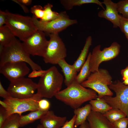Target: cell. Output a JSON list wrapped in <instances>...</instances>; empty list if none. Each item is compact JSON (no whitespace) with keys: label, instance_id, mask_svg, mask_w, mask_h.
Masks as SVG:
<instances>
[{"label":"cell","instance_id":"6da1fadb","mask_svg":"<svg viewBox=\"0 0 128 128\" xmlns=\"http://www.w3.org/2000/svg\"><path fill=\"white\" fill-rule=\"evenodd\" d=\"M55 97L75 109L79 108L84 103L96 99L98 95L95 91L86 88L75 80Z\"/></svg>","mask_w":128,"mask_h":128},{"label":"cell","instance_id":"7a4b0ae2","mask_svg":"<svg viewBox=\"0 0 128 128\" xmlns=\"http://www.w3.org/2000/svg\"><path fill=\"white\" fill-rule=\"evenodd\" d=\"M63 81L62 75L56 67L52 66L40 77L36 93L42 98H51L61 91Z\"/></svg>","mask_w":128,"mask_h":128},{"label":"cell","instance_id":"3957f363","mask_svg":"<svg viewBox=\"0 0 128 128\" xmlns=\"http://www.w3.org/2000/svg\"><path fill=\"white\" fill-rule=\"evenodd\" d=\"M23 62L28 64L32 70H42L41 67L31 58L22 43L15 38L9 45L0 46V65L8 62Z\"/></svg>","mask_w":128,"mask_h":128},{"label":"cell","instance_id":"277c9868","mask_svg":"<svg viewBox=\"0 0 128 128\" xmlns=\"http://www.w3.org/2000/svg\"><path fill=\"white\" fill-rule=\"evenodd\" d=\"M6 16V25L10 29L15 36L23 42L35 33L38 30L33 20L32 17L24 16L5 11Z\"/></svg>","mask_w":128,"mask_h":128},{"label":"cell","instance_id":"5b68a950","mask_svg":"<svg viewBox=\"0 0 128 128\" xmlns=\"http://www.w3.org/2000/svg\"><path fill=\"white\" fill-rule=\"evenodd\" d=\"M112 82V78L108 71L101 69L91 74L81 84L95 91L98 94L97 98H101L105 96L113 95V92L109 87Z\"/></svg>","mask_w":128,"mask_h":128},{"label":"cell","instance_id":"8992f818","mask_svg":"<svg viewBox=\"0 0 128 128\" xmlns=\"http://www.w3.org/2000/svg\"><path fill=\"white\" fill-rule=\"evenodd\" d=\"M56 18L48 22H43L32 17L33 21L38 30L46 34L59 33L70 25L77 23V20L70 19L65 11L60 12Z\"/></svg>","mask_w":128,"mask_h":128},{"label":"cell","instance_id":"52a82bcc","mask_svg":"<svg viewBox=\"0 0 128 128\" xmlns=\"http://www.w3.org/2000/svg\"><path fill=\"white\" fill-rule=\"evenodd\" d=\"M121 46L118 42H114L108 47L101 50V45H99L93 49L89 61L90 70L92 73L99 71V65L104 61H108L117 57L120 51Z\"/></svg>","mask_w":128,"mask_h":128},{"label":"cell","instance_id":"ba28073f","mask_svg":"<svg viewBox=\"0 0 128 128\" xmlns=\"http://www.w3.org/2000/svg\"><path fill=\"white\" fill-rule=\"evenodd\" d=\"M49 35L50 39L43 57V60L46 64H57L60 60L66 57V49L59 33Z\"/></svg>","mask_w":128,"mask_h":128},{"label":"cell","instance_id":"9c48e42d","mask_svg":"<svg viewBox=\"0 0 128 128\" xmlns=\"http://www.w3.org/2000/svg\"><path fill=\"white\" fill-rule=\"evenodd\" d=\"M42 97L36 93L31 98L26 99H17L11 97L3 101L7 104L6 110L8 116L11 114H22L27 111H33L38 110V102Z\"/></svg>","mask_w":128,"mask_h":128},{"label":"cell","instance_id":"30bf717a","mask_svg":"<svg viewBox=\"0 0 128 128\" xmlns=\"http://www.w3.org/2000/svg\"><path fill=\"white\" fill-rule=\"evenodd\" d=\"M7 89L12 98L26 99L33 96L37 88V83L29 78H22L10 82Z\"/></svg>","mask_w":128,"mask_h":128},{"label":"cell","instance_id":"8fae6325","mask_svg":"<svg viewBox=\"0 0 128 128\" xmlns=\"http://www.w3.org/2000/svg\"><path fill=\"white\" fill-rule=\"evenodd\" d=\"M46 34L37 30L25 41L22 43L24 48L30 55L43 57L48 41Z\"/></svg>","mask_w":128,"mask_h":128},{"label":"cell","instance_id":"7c38bea8","mask_svg":"<svg viewBox=\"0 0 128 128\" xmlns=\"http://www.w3.org/2000/svg\"><path fill=\"white\" fill-rule=\"evenodd\" d=\"M23 62H8L0 65V72L10 82L24 77L30 69Z\"/></svg>","mask_w":128,"mask_h":128},{"label":"cell","instance_id":"4fadbf2b","mask_svg":"<svg viewBox=\"0 0 128 128\" xmlns=\"http://www.w3.org/2000/svg\"><path fill=\"white\" fill-rule=\"evenodd\" d=\"M102 2L105 5V9L98 12V16L110 21L114 28L119 27L121 15L118 13L116 3L111 0H104Z\"/></svg>","mask_w":128,"mask_h":128},{"label":"cell","instance_id":"5bb4252c","mask_svg":"<svg viewBox=\"0 0 128 128\" xmlns=\"http://www.w3.org/2000/svg\"><path fill=\"white\" fill-rule=\"evenodd\" d=\"M66 120V117L57 116L53 111L49 110L40 119V122L44 128H61Z\"/></svg>","mask_w":128,"mask_h":128},{"label":"cell","instance_id":"9a60e30c","mask_svg":"<svg viewBox=\"0 0 128 128\" xmlns=\"http://www.w3.org/2000/svg\"><path fill=\"white\" fill-rule=\"evenodd\" d=\"M112 108L119 109L123 111L128 118V97L120 94L115 96H106L102 98Z\"/></svg>","mask_w":128,"mask_h":128},{"label":"cell","instance_id":"2e32d148","mask_svg":"<svg viewBox=\"0 0 128 128\" xmlns=\"http://www.w3.org/2000/svg\"><path fill=\"white\" fill-rule=\"evenodd\" d=\"M87 119L90 128H115L103 114L91 111Z\"/></svg>","mask_w":128,"mask_h":128},{"label":"cell","instance_id":"e0dca14e","mask_svg":"<svg viewBox=\"0 0 128 128\" xmlns=\"http://www.w3.org/2000/svg\"><path fill=\"white\" fill-rule=\"evenodd\" d=\"M57 64L62 69L65 77L64 83L67 87L75 80L77 75V72L73 65L69 64L65 59L60 60Z\"/></svg>","mask_w":128,"mask_h":128},{"label":"cell","instance_id":"ac0fdd59","mask_svg":"<svg viewBox=\"0 0 128 128\" xmlns=\"http://www.w3.org/2000/svg\"><path fill=\"white\" fill-rule=\"evenodd\" d=\"M92 38L91 36L87 38L84 47L78 57L73 64L77 72L80 71L86 60L89 48L92 44Z\"/></svg>","mask_w":128,"mask_h":128},{"label":"cell","instance_id":"d6986e66","mask_svg":"<svg viewBox=\"0 0 128 128\" xmlns=\"http://www.w3.org/2000/svg\"><path fill=\"white\" fill-rule=\"evenodd\" d=\"M91 106L87 104L82 107L74 109V113L76 116L74 122V127L76 128L80 126L85 121L91 111Z\"/></svg>","mask_w":128,"mask_h":128},{"label":"cell","instance_id":"ffe728a7","mask_svg":"<svg viewBox=\"0 0 128 128\" xmlns=\"http://www.w3.org/2000/svg\"><path fill=\"white\" fill-rule=\"evenodd\" d=\"M48 111L37 110L31 111L26 115H20L19 120L20 127H23L37 120L41 119Z\"/></svg>","mask_w":128,"mask_h":128},{"label":"cell","instance_id":"44dd1931","mask_svg":"<svg viewBox=\"0 0 128 128\" xmlns=\"http://www.w3.org/2000/svg\"><path fill=\"white\" fill-rule=\"evenodd\" d=\"M60 1L64 8L67 10L71 9L75 6H79L89 3L97 4L103 9L104 8L102 2L98 0H61Z\"/></svg>","mask_w":128,"mask_h":128},{"label":"cell","instance_id":"7402d4cb","mask_svg":"<svg viewBox=\"0 0 128 128\" xmlns=\"http://www.w3.org/2000/svg\"><path fill=\"white\" fill-rule=\"evenodd\" d=\"M10 28L6 25L0 27V46L9 45L15 38Z\"/></svg>","mask_w":128,"mask_h":128},{"label":"cell","instance_id":"603a6c76","mask_svg":"<svg viewBox=\"0 0 128 128\" xmlns=\"http://www.w3.org/2000/svg\"><path fill=\"white\" fill-rule=\"evenodd\" d=\"M89 103L91 106V111L103 114L112 108L102 98L91 100Z\"/></svg>","mask_w":128,"mask_h":128},{"label":"cell","instance_id":"cb8c5ba5","mask_svg":"<svg viewBox=\"0 0 128 128\" xmlns=\"http://www.w3.org/2000/svg\"><path fill=\"white\" fill-rule=\"evenodd\" d=\"M91 54V52L89 53L85 62L76 78V80L80 84H81L91 74V72L89 66V61Z\"/></svg>","mask_w":128,"mask_h":128},{"label":"cell","instance_id":"d4e9b609","mask_svg":"<svg viewBox=\"0 0 128 128\" xmlns=\"http://www.w3.org/2000/svg\"><path fill=\"white\" fill-rule=\"evenodd\" d=\"M103 114L112 123L121 118L126 117L123 111L116 108H112Z\"/></svg>","mask_w":128,"mask_h":128},{"label":"cell","instance_id":"484cf974","mask_svg":"<svg viewBox=\"0 0 128 128\" xmlns=\"http://www.w3.org/2000/svg\"><path fill=\"white\" fill-rule=\"evenodd\" d=\"M53 6L50 3H48L43 7L44 11L43 18L40 20L43 22H48L55 19L59 16L60 13L53 11L52 8Z\"/></svg>","mask_w":128,"mask_h":128},{"label":"cell","instance_id":"4316f807","mask_svg":"<svg viewBox=\"0 0 128 128\" xmlns=\"http://www.w3.org/2000/svg\"><path fill=\"white\" fill-rule=\"evenodd\" d=\"M20 116L17 114L9 115L1 128H19Z\"/></svg>","mask_w":128,"mask_h":128},{"label":"cell","instance_id":"83f0119b","mask_svg":"<svg viewBox=\"0 0 128 128\" xmlns=\"http://www.w3.org/2000/svg\"><path fill=\"white\" fill-rule=\"evenodd\" d=\"M117 11L123 17L128 18V0H123L116 3Z\"/></svg>","mask_w":128,"mask_h":128},{"label":"cell","instance_id":"f1b7e54d","mask_svg":"<svg viewBox=\"0 0 128 128\" xmlns=\"http://www.w3.org/2000/svg\"><path fill=\"white\" fill-rule=\"evenodd\" d=\"M30 12L33 15V17L37 19H41L43 17L44 11L43 8L39 5H35L30 9Z\"/></svg>","mask_w":128,"mask_h":128},{"label":"cell","instance_id":"f546056e","mask_svg":"<svg viewBox=\"0 0 128 128\" xmlns=\"http://www.w3.org/2000/svg\"><path fill=\"white\" fill-rule=\"evenodd\" d=\"M119 27L121 32L124 33L128 41V18H124L121 15Z\"/></svg>","mask_w":128,"mask_h":128},{"label":"cell","instance_id":"4dcf8cb0","mask_svg":"<svg viewBox=\"0 0 128 128\" xmlns=\"http://www.w3.org/2000/svg\"><path fill=\"white\" fill-rule=\"evenodd\" d=\"M112 124L115 128H127L128 118L127 117L122 118Z\"/></svg>","mask_w":128,"mask_h":128},{"label":"cell","instance_id":"1f68e13d","mask_svg":"<svg viewBox=\"0 0 128 128\" xmlns=\"http://www.w3.org/2000/svg\"><path fill=\"white\" fill-rule=\"evenodd\" d=\"M50 104L48 100L41 99L38 102V110L43 111L49 110Z\"/></svg>","mask_w":128,"mask_h":128},{"label":"cell","instance_id":"d6a6232c","mask_svg":"<svg viewBox=\"0 0 128 128\" xmlns=\"http://www.w3.org/2000/svg\"><path fill=\"white\" fill-rule=\"evenodd\" d=\"M8 117L7 110L1 106L0 107V128H1Z\"/></svg>","mask_w":128,"mask_h":128},{"label":"cell","instance_id":"836d02e7","mask_svg":"<svg viewBox=\"0 0 128 128\" xmlns=\"http://www.w3.org/2000/svg\"><path fill=\"white\" fill-rule=\"evenodd\" d=\"M46 70H34L30 73L28 77L30 78H34L40 77H41L44 73Z\"/></svg>","mask_w":128,"mask_h":128},{"label":"cell","instance_id":"e575fe53","mask_svg":"<svg viewBox=\"0 0 128 128\" xmlns=\"http://www.w3.org/2000/svg\"><path fill=\"white\" fill-rule=\"evenodd\" d=\"M0 96L4 99H7L11 97L10 95L7 90H5L0 82Z\"/></svg>","mask_w":128,"mask_h":128},{"label":"cell","instance_id":"d590c367","mask_svg":"<svg viewBox=\"0 0 128 128\" xmlns=\"http://www.w3.org/2000/svg\"><path fill=\"white\" fill-rule=\"evenodd\" d=\"M76 116L74 115L69 121H67L61 128H75L74 122Z\"/></svg>","mask_w":128,"mask_h":128},{"label":"cell","instance_id":"8d00e7d4","mask_svg":"<svg viewBox=\"0 0 128 128\" xmlns=\"http://www.w3.org/2000/svg\"><path fill=\"white\" fill-rule=\"evenodd\" d=\"M6 16L5 11L0 10V27L4 24L6 25Z\"/></svg>","mask_w":128,"mask_h":128},{"label":"cell","instance_id":"74e56055","mask_svg":"<svg viewBox=\"0 0 128 128\" xmlns=\"http://www.w3.org/2000/svg\"><path fill=\"white\" fill-rule=\"evenodd\" d=\"M121 73L123 81L128 78V65L125 68L121 70Z\"/></svg>","mask_w":128,"mask_h":128},{"label":"cell","instance_id":"f35d334b","mask_svg":"<svg viewBox=\"0 0 128 128\" xmlns=\"http://www.w3.org/2000/svg\"><path fill=\"white\" fill-rule=\"evenodd\" d=\"M12 1L19 5L22 8L24 12L26 13L29 12V10L27 6L19 2L18 0H13Z\"/></svg>","mask_w":128,"mask_h":128},{"label":"cell","instance_id":"ab89813d","mask_svg":"<svg viewBox=\"0 0 128 128\" xmlns=\"http://www.w3.org/2000/svg\"><path fill=\"white\" fill-rule=\"evenodd\" d=\"M21 3L27 6L30 5L32 3L31 0H18Z\"/></svg>","mask_w":128,"mask_h":128},{"label":"cell","instance_id":"60d3db41","mask_svg":"<svg viewBox=\"0 0 128 128\" xmlns=\"http://www.w3.org/2000/svg\"><path fill=\"white\" fill-rule=\"evenodd\" d=\"M79 128H90L88 122L85 121L80 126Z\"/></svg>","mask_w":128,"mask_h":128},{"label":"cell","instance_id":"b9f144b4","mask_svg":"<svg viewBox=\"0 0 128 128\" xmlns=\"http://www.w3.org/2000/svg\"><path fill=\"white\" fill-rule=\"evenodd\" d=\"M0 104L1 106L6 110L7 109L8 106L6 103L4 101H0Z\"/></svg>","mask_w":128,"mask_h":128},{"label":"cell","instance_id":"7bdbcfd3","mask_svg":"<svg viewBox=\"0 0 128 128\" xmlns=\"http://www.w3.org/2000/svg\"><path fill=\"white\" fill-rule=\"evenodd\" d=\"M122 82L125 85L128 86V78L123 81Z\"/></svg>","mask_w":128,"mask_h":128},{"label":"cell","instance_id":"ee69618b","mask_svg":"<svg viewBox=\"0 0 128 128\" xmlns=\"http://www.w3.org/2000/svg\"><path fill=\"white\" fill-rule=\"evenodd\" d=\"M36 128H44L41 124H38Z\"/></svg>","mask_w":128,"mask_h":128}]
</instances>
